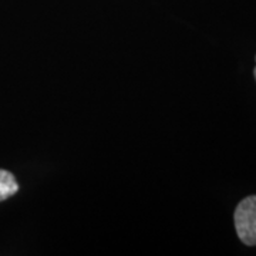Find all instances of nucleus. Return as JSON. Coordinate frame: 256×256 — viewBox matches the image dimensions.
I'll return each instance as SVG.
<instances>
[{"label":"nucleus","instance_id":"obj_1","mask_svg":"<svg viewBox=\"0 0 256 256\" xmlns=\"http://www.w3.org/2000/svg\"><path fill=\"white\" fill-rule=\"evenodd\" d=\"M235 228L242 244L248 246L256 245V195L246 196L239 202L235 210Z\"/></svg>","mask_w":256,"mask_h":256},{"label":"nucleus","instance_id":"obj_2","mask_svg":"<svg viewBox=\"0 0 256 256\" xmlns=\"http://www.w3.org/2000/svg\"><path fill=\"white\" fill-rule=\"evenodd\" d=\"M18 191V184L14 175L8 170H0V202L16 195Z\"/></svg>","mask_w":256,"mask_h":256},{"label":"nucleus","instance_id":"obj_3","mask_svg":"<svg viewBox=\"0 0 256 256\" xmlns=\"http://www.w3.org/2000/svg\"><path fill=\"white\" fill-rule=\"evenodd\" d=\"M255 60H256V57H255ZM254 74H255V78H256V67H255V70H254Z\"/></svg>","mask_w":256,"mask_h":256}]
</instances>
